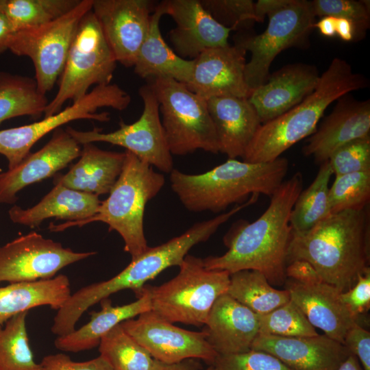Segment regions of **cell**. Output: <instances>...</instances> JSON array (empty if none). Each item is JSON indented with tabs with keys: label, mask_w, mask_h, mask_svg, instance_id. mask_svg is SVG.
<instances>
[{
	"label": "cell",
	"mask_w": 370,
	"mask_h": 370,
	"mask_svg": "<svg viewBox=\"0 0 370 370\" xmlns=\"http://www.w3.org/2000/svg\"><path fill=\"white\" fill-rule=\"evenodd\" d=\"M369 86L345 60L334 58L320 75L314 91L283 114L262 124L249 144L243 161L271 162L316 130L327 108L341 96Z\"/></svg>",
	"instance_id": "cell-4"
},
{
	"label": "cell",
	"mask_w": 370,
	"mask_h": 370,
	"mask_svg": "<svg viewBox=\"0 0 370 370\" xmlns=\"http://www.w3.org/2000/svg\"><path fill=\"white\" fill-rule=\"evenodd\" d=\"M204 9L221 25L231 31H241L254 22L263 21L251 0H200Z\"/></svg>",
	"instance_id": "cell-39"
},
{
	"label": "cell",
	"mask_w": 370,
	"mask_h": 370,
	"mask_svg": "<svg viewBox=\"0 0 370 370\" xmlns=\"http://www.w3.org/2000/svg\"><path fill=\"white\" fill-rule=\"evenodd\" d=\"M227 294L258 315L269 313L291 299L287 290L273 288L262 273L255 270L230 274Z\"/></svg>",
	"instance_id": "cell-32"
},
{
	"label": "cell",
	"mask_w": 370,
	"mask_h": 370,
	"mask_svg": "<svg viewBox=\"0 0 370 370\" xmlns=\"http://www.w3.org/2000/svg\"><path fill=\"white\" fill-rule=\"evenodd\" d=\"M343 345L359 361L363 370H370V332L358 323L347 331Z\"/></svg>",
	"instance_id": "cell-45"
},
{
	"label": "cell",
	"mask_w": 370,
	"mask_h": 370,
	"mask_svg": "<svg viewBox=\"0 0 370 370\" xmlns=\"http://www.w3.org/2000/svg\"><path fill=\"white\" fill-rule=\"evenodd\" d=\"M312 64H287L269 75L264 84L251 91L248 99L262 124L283 114L315 89L320 77Z\"/></svg>",
	"instance_id": "cell-21"
},
{
	"label": "cell",
	"mask_w": 370,
	"mask_h": 370,
	"mask_svg": "<svg viewBox=\"0 0 370 370\" xmlns=\"http://www.w3.org/2000/svg\"><path fill=\"white\" fill-rule=\"evenodd\" d=\"M139 95L143 101V110L139 119L132 123L121 121L119 129L108 133L101 132L97 128L80 131L71 126H67L66 130L81 145L104 142L123 147L151 166L170 173L174 169L172 154L166 143L159 103L151 84L143 86Z\"/></svg>",
	"instance_id": "cell-13"
},
{
	"label": "cell",
	"mask_w": 370,
	"mask_h": 370,
	"mask_svg": "<svg viewBox=\"0 0 370 370\" xmlns=\"http://www.w3.org/2000/svg\"><path fill=\"white\" fill-rule=\"evenodd\" d=\"M288 169V161L283 157L262 163L228 158L200 174L173 169L169 178L172 190L188 210L219 213L232 204L245 202L254 194L271 197Z\"/></svg>",
	"instance_id": "cell-3"
},
{
	"label": "cell",
	"mask_w": 370,
	"mask_h": 370,
	"mask_svg": "<svg viewBox=\"0 0 370 370\" xmlns=\"http://www.w3.org/2000/svg\"><path fill=\"white\" fill-rule=\"evenodd\" d=\"M163 15L158 3L151 16L148 34L136 56L134 72L142 78H171L187 84L192 77L194 60L181 58L166 43L160 29Z\"/></svg>",
	"instance_id": "cell-29"
},
{
	"label": "cell",
	"mask_w": 370,
	"mask_h": 370,
	"mask_svg": "<svg viewBox=\"0 0 370 370\" xmlns=\"http://www.w3.org/2000/svg\"><path fill=\"white\" fill-rule=\"evenodd\" d=\"M212 365L217 370H293L273 355L255 349L218 355Z\"/></svg>",
	"instance_id": "cell-42"
},
{
	"label": "cell",
	"mask_w": 370,
	"mask_h": 370,
	"mask_svg": "<svg viewBox=\"0 0 370 370\" xmlns=\"http://www.w3.org/2000/svg\"><path fill=\"white\" fill-rule=\"evenodd\" d=\"M116 60L92 10L82 18L59 77L58 90L44 116L61 111L68 101L85 96L95 85L111 83Z\"/></svg>",
	"instance_id": "cell-10"
},
{
	"label": "cell",
	"mask_w": 370,
	"mask_h": 370,
	"mask_svg": "<svg viewBox=\"0 0 370 370\" xmlns=\"http://www.w3.org/2000/svg\"><path fill=\"white\" fill-rule=\"evenodd\" d=\"M40 365V370H113L101 355L90 360L75 362L64 354H51L45 356Z\"/></svg>",
	"instance_id": "cell-44"
},
{
	"label": "cell",
	"mask_w": 370,
	"mask_h": 370,
	"mask_svg": "<svg viewBox=\"0 0 370 370\" xmlns=\"http://www.w3.org/2000/svg\"><path fill=\"white\" fill-rule=\"evenodd\" d=\"M332 170L328 161L320 164L317 174L299 193L293 206L290 223L293 231L304 232L330 215L329 183Z\"/></svg>",
	"instance_id": "cell-33"
},
{
	"label": "cell",
	"mask_w": 370,
	"mask_h": 370,
	"mask_svg": "<svg viewBox=\"0 0 370 370\" xmlns=\"http://www.w3.org/2000/svg\"><path fill=\"white\" fill-rule=\"evenodd\" d=\"M15 32L8 18L0 13V54L8 50L10 39Z\"/></svg>",
	"instance_id": "cell-48"
},
{
	"label": "cell",
	"mask_w": 370,
	"mask_h": 370,
	"mask_svg": "<svg viewBox=\"0 0 370 370\" xmlns=\"http://www.w3.org/2000/svg\"><path fill=\"white\" fill-rule=\"evenodd\" d=\"M251 349L271 354L293 370H336L351 354L325 334L283 337L259 334Z\"/></svg>",
	"instance_id": "cell-22"
},
{
	"label": "cell",
	"mask_w": 370,
	"mask_h": 370,
	"mask_svg": "<svg viewBox=\"0 0 370 370\" xmlns=\"http://www.w3.org/2000/svg\"><path fill=\"white\" fill-rule=\"evenodd\" d=\"M328 162L335 176L370 171V136L352 140L340 147Z\"/></svg>",
	"instance_id": "cell-41"
},
{
	"label": "cell",
	"mask_w": 370,
	"mask_h": 370,
	"mask_svg": "<svg viewBox=\"0 0 370 370\" xmlns=\"http://www.w3.org/2000/svg\"><path fill=\"white\" fill-rule=\"evenodd\" d=\"M93 0H80L71 10L38 26L19 29L10 39L8 50L31 59L40 92L54 87L64 69L69 49L83 16Z\"/></svg>",
	"instance_id": "cell-11"
},
{
	"label": "cell",
	"mask_w": 370,
	"mask_h": 370,
	"mask_svg": "<svg viewBox=\"0 0 370 370\" xmlns=\"http://www.w3.org/2000/svg\"><path fill=\"white\" fill-rule=\"evenodd\" d=\"M79 160L64 175H56L54 184L83 193L108 194L119 177L125 153L103 150L93 143L82 145Z\"/></svg>",
	"instance_id": "cell-26"
},
{
	"label": "cell",
	"mask_w": 370,
	"mask_h": 370,
	"mask_svg": "<svg viewBox=\"0 0 370 370\" xmlns=\"http://www.w3.org/2000/svg\"><path fill=\"white\" fill-rule=\"evenodd\" d=\"M100 203L95 195L57 183L36 205L27 209L14 205L8 210V215L14 223L35 227L50 218L67 221L85 220L96 213Z\"/></svg>",
	"instance_id": "cell-27"
},
{
	"label": "cell",
	"mask_w": 370,
	"mask_h": 370,
	"mask_svg": "<svg viewBox=\"0 0 370 370\" xmlns=\"http://www.w3.org/2000/svg\"><path fill=\"white\" fill-rule=\"evenodd\" d=\"M200 364L194 359H187L175 364H165L157 360L152 370H199Z\"/></svg>",
	"instance_id": "cell-49"
},
{
	"label": "cell",
	"mask_w": 370,
	"mask_h": 370,
	"mask_svg": "<svg viewBox=\"0 0 370 370\" xmlns=\"http://www.w3.org/2000/svg\"><path fill=\"white\" fill-rule=\"evenodd\" d=\"M121 173L101 201L96 213L79 221L51 223V232H62L69 227H82L93 222H102L122 237L124 251L132 259L143 254L149 247L145 236L143 219L147 204L155 197L165 183L163 174L156 172L148 163L125 151Z\"/></svg>",
	"instance_id": "cell-6"
},
{
	"label": "cell",
	"mask_w": 370,
	"mask_h": 370,
	"mask_svg": "<svg viewBox=\"0 0 370 370\" xmlns=\"http://www.w3.org/2000/svg\"><path fill=\"white\" fill-rule=\"evenodd\" d=\"M335 34L345 42L358 40L354 24L345 18H336Z\"/></svg>",
	"instance_id": "cell-47"
},
{
	"label": "cell",
	"mask_w": 370,
	"mask_h": 370,
	"mask_svg": "<svg viewBox=\"0 0 370 370\" xmlns=\"http://www.w3.org/2000/svg\"><path fill=\"white\" fill-rule=\"evenodd\" d=\"M80 0H0V13L15 31L49 22L73 8Z\"/></svg>",
	"instance_id": "cell-36"
},
{
	"label": "cell",
	"mask_w": 370,
	"mask_h": 370,
	"mask_svg": "<svg viewBox=\"0 0 370 370\" xmlns=\"http://www.w3.org/2000/svg\"><path fill=\"white\" fill-rule=\"evenodd\" d=\"M246 51L236 45L208 49L194 59L187 87L206 100L216 97L248 98L245 80Z\"/></svg>",
	"instance_id": "cell-17"
},
{
	"label": "cell",
	"mask_w": 370,
	"mask_h": 370,
	"mask_svg": "<svg viewBox=\"0 0 370 370\" xmlns=\"http://www.w3.org/2000/svg\"><path fill=\"white\" fill-rule=\"evenodd\" d=\"M138 299L122 306H112L108 298L100 301L101 308L90 313V320L77 330L55 340L57 349L69 352L88 350L99 345L101 338L121 323L151 310L149 292L145 286Z\"/></svg>",
	"instance_id": "cell-28"
},
{
	"label": "cell",
	"mask_w": 370,
	"mask_h": 370,
	"mask_svg": "<svg viewBox=\"0 0 370 370\" xmlns=\"http://www.w3.org/2000/svg\"><path fill=\"white\" fill-rule=\"evenodd\" d=\"M315 17L333 16L350 21L354 25L357 40L365 35L370 26L369 3L356 0L311 1Z\"/></svg>",
	"instance_id": "cell-40"
},
{
	"label": "cell",
	"mask_w": 370,
	"mask_h": 370,
	"mask_svg": "<svg viewBox=\"0 0 370 370\" xmlns=\"http://www.w3.org/2000/svg\"><path fill=\"white\" fill-rule=\"evenodd\" d=\"M81 150V145L66 129H56L41 149L30 153L14 168L0 173V204H14L19 191L64 169L79 156Z\"/></svg>",
	"instance_id": "cell-19"
},
{
	"label": "cell",
	"mask_w": 370,
	"mask_h": 370,
	"mask_svg": "<svg viewBox=\"0 0 370 370\" xmlns=\"http://www.w3.org/2000/svg\"><path fill=\"white\" fill-rule=\"evenodd\" d=\"M156 6L149 0H93L92 12L117 62L134 66Z\"/></svg>",
	"instance_id": "cell-16"
},
{
	"label": "cell",
	"mask_w": 370,
	"mask_h": 370,
	"mask_svg": "<svg viewBox=\"0 0 370 370\" xmlns=\"http://www.w3.org/2000/svg\"><path fill=\"white\" fill-rule=\"evenodd\" d=\"M255 203L253 198L209 220L195 223L185 232L160 245L148 247L113 278L84 286L71 295L66 307L75 318H80L90 307L116 292L131 289L138 294L145 284L166 269L182 263L189 250L205 242L232 217Z\"/></svg>",
	"instance_id": "cell-5"
},
{
	"label": "cell",
	"mask_w": 370,
	"mask_h": 370,
	"mask_svg": "<svg viewBox=\"0 0 370 370\" xmlns=\"http://www.w3.org/2000/svg\"><path fill=\"white\" fill-rule=\"evenodd\" d=\"M151 85L171 153L184 156L198 149L219 153L206 100L171 78L153 79Z\"/></svg>",
	"instance_id": "cell-9"
},
{
	"label": "cell",
	"mask_w": 370,
	"mask_h": 370,
	"mask_svg": "<svg viewBox=\"0 0 370 370\" xmlns=\"http://www.w3.org/2000/svg\"><path fill=\"white\" fill-rule=\"evenodd\" d=\"M286 278L302 284H314L323 281L314 267L304 260H295L286 265Z\"/></svg>",
	"instance_id": "cell-46"
},
{
	"label": "cell",
	"mask_w": 370,
	"mask_h": 370,
	"mask_svg": "<svg viewBox=\"0 0 370 370\" xmlns=\"http://www.w3.org/2000/svg\"><path fill=\"white\" fill-rule=\"evenodd\" d=\"M370 199V171L335 176L329 188V208L331 214L343 210H361Z\"/></svg>",
	"instance_id": "cell-37"
},
{
	"label": "cell",
	"mask_w": 370,
	"mask_h": 370,
	"mask_svg": "<svg viewBox=\"0 0 370 370\" xmlns=\"http://www.w3.org/2000/svg\"><path fill=\"white\" fill-rule=\"evenodd\" d=\"M336 370H363V369L356 357L351 354Z\"/></svg>",
	"instance_id": "cell-51"
},
{
	"label": "cell",
	"mask_w": 370,
	"mask_h": 370,
	"mask_svg": "<svg viewBox=\"0 0 370 370\" xmlns=\"http://www.w3.org/2000/svg\"><path fill=\"white\" fill-rule=\"evenodd\" d=\"M49 101L34 77L0 71V125L18 116L38 118L45 114Z\"/></svg>",
	"instance_id": "cell-31"
},
{
	"label": "cell",
	"mask_w": 370,
	"mask_h": 370,
	"mask_svg": "<svg viewBox=\"0 0 370 370\" xmlns=\"http://www.w3.org/2000/svg\"><path fill=\"white\" fill-rule=\"evenodd\" d=\"M205 370H217L214 365H211Z\"/></svg>",
	"instance_id": "cell-52"
},
{
	"label": "cell",
	"mask_w": 370,
	"mask_h": 370,
	"mask_svg": "<svg viewBox=\"0 0 370 370\" xmlns=\"http://www.w3.org/2000/svg\"><path fill=\"white\" fill-rule=\"evenodd\" d=\"M179 273L158 286H146L153 312L171 323L204 325L216 300L227 293L230 274L207 269L203 258L187 254Z\"/></svg>",
	"instance_id": "cell-8"
},
{
	"label": "cell",
	"mask_w": 370,
	"mask_h": 370,
	"mask_svg": "<svg viewBox=\"0 0 370 370\" xmlns=\"http://www.w3.org/2000/svg\"><path fill=\"white\" fill-rule=\"evenodd\" d=\"M99 352L113 370H152L157 362L120 324L101 338Z\"/></svg>",
	"instance_id": "cell-34"
},
{
	"label": "cell",
	"mask_w": 370,
	"mask_h": 370,
	"mask_svg": "<svg viewBox=\"0 0 370 370\" xmlns=\"http://www.w3.org/2000/svg\"><path fill=\"white\" fill-rule=\"evenodd\" d=\"M284 284L290 299L310 323L330 338L343 344L347 331L358 322L342 302L341 292L324 281L302 284L288 278Z\"/></svg>",
	"instance_id": "cell-23"
},
{
	"label": "cell",
	"mask_w": 370,
	"mask_h": 370,
	"mask_svg": "<svg viewBox=\"0 0 370 370\" xmlns=\"http://www.w3.org/2000/svg\"><path fill=\"white\" fill-rule=\"evenodd\" d=\"M370 223L367 207L331 214L304 232H292L287 264L309 262L322 280L341 292L350 289L369 269Z\"/></svg>",
	"instance_id": "cell-2"
},
{
	"label": "cell",
	"mask_w": 370,
	"mask_h": 370,
	"mask_svg": "<svg viewBox=\"0 0 370 370\" xmlns=\"http://www.w3.org/2000/svg\"><path fill=\"white\" fill-rule=\"evenodd\" d=\"M332 112L308 137L302 152L319 165L345 144L370 136V101L358 100L345 94L338 98Z\"/></svg>",
	"instance_id": "cell-20"
},
{
	"label": "cell",
	"mask_w": 370,
	"mask_h": 370,
	"mask_svg": "<svg viewBox=\"0 0 370 370\" xmlns=\"http://www.w3.org/2000/svg\"><path fill=\"white\" fill-rule=\"evenodd\" d=\"M159 5L176 24L169 37L181 58L194 60L208 49L229 44L231 30L214 20L200 0H164Z\"/></svg>",
	"instance_id": "cell-18"
},
{
	"label": "cell",
	"mask_w": 370,
	"mask_h": 370,
	"mask_svg": "<svg viewBox=\"0 0 370 370\" xmlns=\"http://www.w3.org/2000/svg\"><path fill=\"white\" fill-rule=\"evenodd\" d=\"M130 103L131 96L116 84L95 86L82 98L56 114L30 124L0 130V154L7 159L8 169H13L30 153L34 144L49 132L79 119L108 121L110 114L99 112L100 108L123 110Z\"/></svg>",
	"instance_id": "cell-12"
},
{
	"label": "cell",
	"mask_w": 370,
	"mask_h": 370,
	"mask_svg": "<svg viewBox=\"0 0 370 370\" xmlns=\"http://www.w3.org/2000/svg\"><path fill=\"white\" fill-rule=\"evenodd\" d=\"M65 275L32 282L10 283L0 287V325L13 316L41 306L59 310L71 296Z\"/></svg>",
	"instance_id": "cell-30"
},
{
	"label": "cell",
	"mask_w": 370,
	"mask_h": 370,
	"mask_svg": "<svg viewBox=\"0 0 370 370\" xmlns=\"http://www.w3.org/2000/svg\"><path fill=\"white\" fill-rule=\"evenodd\" d=\"M336 18L333 16H323L314 24V28H317L320 33L327 37H333L335 34Z\"/></svg>",
	"instance_id": "cell-50"
},
{
	"label": "cell",
	"mask_w": 370,
	"mask_h": 370,
	"mask_svg": "<svg viewBox=\"0 0 370 370\" xmlns=\"http://www.w3.org/2000/svg\"><path fill=\"white\" fill-rule=\"evenodd\" d=\"M258 320L259 334H261L283 337H306L319 334L291 299L269 313L258 315Z\"/></svg>",
	"instance_id": "cell-38"
},
{
	"label": "cell",
	"mask_w": 370,
	"mask_h": 370,
	"mask_svg": "<svg viewBox=\"0 0 370 370\" xmlns=\"http://www.w3.org/2000/svg\"><path fill=\"white\" fill-rule=\"evenodd\" d=\"M27 312L18 313L0 325V370H40L29 345Z\"/></svg>",
	"instance_id": "cell-35"
},
{
	"label": "cell",
	"mask_w": 370,
	"mask_h": 370,
	"mask_svg": "<svg viewBox=\"0 0 370 370\" xmlns=\"http://www.w3.org/2000/svg\"><path fill=\"white\" fill-rule=\"evenodd\" d=\"M213 122L219 152L229 158H243L245 152L262 125L248 98L216 97L206 100Z\"/></svg>",
	"instance_id": "cell-25"
},
{
	"label": "cell",
	"mask_w": 370,
	"mask_h": 370,
	"mask_svg": "<svg viewBox=\"0 0 370 370\" xmlns=\"http://www.w3.org/2000/svg\"><path fill=\"white\" fill-rule=\"evenodd\" d=\"M96 254L74 251L31 232L0 247V282L50 279L64 267Z\"/></svg>",
	"instance_id": "cell-14"
},
{
	"label": "cell",
	"mask_w": 370,
	"mask_h": 370,
	"mask_svg": "<svg viewBox=\"0 0 370 370\" xmlns=\"http://www.w3.org/2000/svg\"><path fill=\"white\" fill-rule=\"evenodd\" d=\"M340 297L349 313L358 322L359 317L370 308V269L358 276L350 289L341 292Z\"/></svg>",
	"instance_id": "cell-43"
},
{
	"label": "cell",
	"mask_w": 370,
	"mask_h": 370,
	"mask_svg": "<svg viewBox=\"0 0 370 370\" xmlns=\"http://www.w3.org/2000/svg\"><path fill=\"white\" fill-rule=\"evenodd\" d=\"M303 183L300 172L284 180L263 214L252 223L243 222L233 227L225 239L227 251L221 256L203 258L204 267L230 274L255 270L262 273L271 284H284L293 232L290 218Z\"/></svg>",
	"instance_id": "cell-1"
},
{
	"label": "cell",
	"mask_w": 370,
	"mask_h": 370,
	"mask_svg": "<svg viewBox=\"0 0 370 370\" xmlns=\"http://www.w3.org/2000/svg\"><path fill=\"white\" fill-rule=\"evenodd\" d=\"M204 326L218 355L247 352L259 334L258 315L227 293L216 300Z\"/></svg>",
	"instance_id": "cell-24"
},
{
	"label": "cell",
	"mask_w": 370,
	"mask_h": 370,
	"mask_svg": "<svg viewBox=\"0 0 370 370\" xmlns=\"http://www.w3.org/2000/svg\"><path fill=\"white\" fill-rule=\"evenodd\" d=\"M257 13L269 18L260 34L238 36L235 44L251 53L245 66V80L251 92L265 83L272 62L283 50L307 47L315 16L311 1L259 0Z\"/></svg>",
	"instance_id": "cell-7"
},
{
	"label": "cell",
	"mask_w": 370,
	"mask_h": 370,
	"mask_svg": "<svg viewBox=\"0 0 370 370\" xmlns=\"http://www.w3.org/2000/svg\"><path fill=\"white\" fill-rule=\"evenodd\" d=\"M137 317L120 325L156 360L175 364L187 359H200L214 364L218 354L203 331H190L175 326L152 310Z\"/></svg>",
	"instance_id": "cell-15"
}]
</instances>
